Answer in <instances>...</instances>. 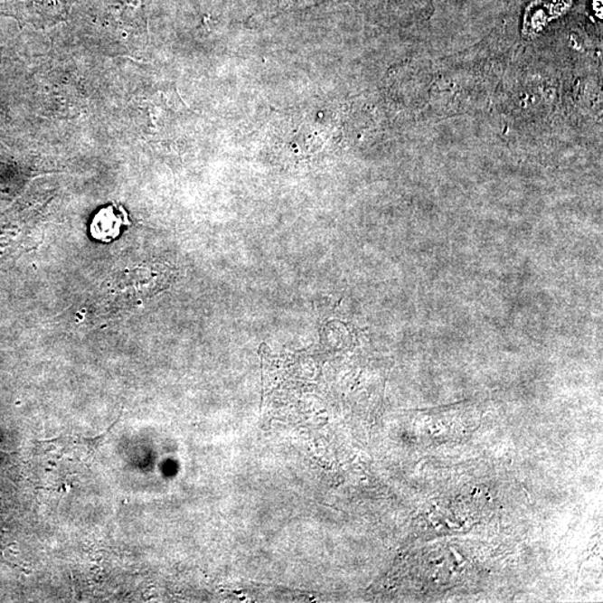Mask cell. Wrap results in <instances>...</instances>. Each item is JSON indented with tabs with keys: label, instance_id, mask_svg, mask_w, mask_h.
Instances as JSON below:
<instances>
[{
	"label": "cell",
	"instance_id": "6da1fadb",
	"mask_svg": "<svg viewBox=\"0 0 603 603\" xmlns=\"http://www.w3.org/2000/svg\"><path fill=\"white\" fill-rule=\"evenodd\" d=\"M130 224L127 213L122 207L107 206L95 213L90 231L95 240L110 243L121 235L123 226Z\"/></svg>",
	"mask_w": 603,
	"mask_h": 603
}]
</instances>
